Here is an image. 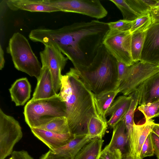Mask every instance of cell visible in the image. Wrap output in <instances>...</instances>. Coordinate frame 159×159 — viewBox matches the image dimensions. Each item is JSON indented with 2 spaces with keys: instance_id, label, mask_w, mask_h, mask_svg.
<instances>
[{
  "instance_id": "1",
  "label": "cell",
  "mask_w": 159,
  "mask_h": 159,
  "mask_svg": "<svg viewBox=\"0 0 159 159\" xmlns=\"http://www.w3.org/2000/svg\"><path fill=\"white\" fill-rule=\"evenodd\" d=\"M109 30L107 22L98 20L75 22L58 29L32 30L29 37L44 45L53 44L73 66L89 65Z\"/></svg>"
},
{
  "instance_id": "2",
  "label": "cell",
  "mask_w": 159,
  "mask_h": 159,
  "mask_svg": "<svg viewBox=\"0 0 159 159\" xmlns=\"http://www.w3.org/2000/svg\"><path fill=\"white\" fill-rule=\"evenodd\" d=\"M58 94L65 104V117L70 133L75 136L87 135L90 119L93 116L99 115L95 103L94 93L72 68L61 75Z\"/></svg>"
},
{
  "instance_id": "3",
  "label": "cell",
  "mask_w": 159,
  "mask_h": 159,
  "mask_svg": "<svg viewBox=\"0 0 159 159\" xmlns=\"http://www.w3.org/2000/svg\"><path fill=\"white\" fill-rule=\"evenodd\" d=\"M117 61L102 44L88 66L72 69L90 89L99 94L117 89Z\"/></svg>"
},
{
  "instance_id": "4",
  "label": "cell",
  "mask_w": 159,
  "mask_h": 159,
  "mask_svg": "<svg viewBox=\"0 0 159 159\" xmlns=\"http://www.w3.org/2000/svg\"><path fill=\"white\" fill-rule=\"evenodd\" d=\"M23 113L30 129L38 128L55 118L65 117L66 105L58 94L50 98L30 100L25 106Z\"/></svg>"
},
{
  "instance_id": "5",
  "label": "cell",
  "mask_w": 159,
  "mask_h": 159,
  "mask_svg": "<svg viewBox=\"0 0 159 159\" xmlns=\"http://www.w3.org/2000/svg\"><path fill=\"white\" fill-rule=\"evenodd\" d=\"M6 52L17 70L38 80L42 66L25 36L19 32L14 33L9 40Z\"/></svg>"
},
{
  "instance_id": "6",
  "label": "cell",
  "mask_w": 159,
  "mask_h": 159,
  "mask_svg": "<svg viewBox=\"0 0 159 159\" xmlns=\"http://www.w3.org/2000/svg\"><path fill=\"white\" fill-rule=\"evenodd\" d=\"M131 38L129 31L109 30L102 44L117 61L130 66L135 63L131 55Z\"/></svg>"
},
{
  "instance_id": "7",
  "label": "cell",
  "mask_w": 159,
  "mask_h": 159,
  "mask_svg": "<svg viewBox=\"0 0 159 159\" xmlns=\"http://www.w3.org/2000/svg\"><path fill=\"white\" fill-rule=\"evenodd\" d=\"M45 3L60 11L79 13L97 19L107 16L108 12L99 0H44Z\"/></svg>"
},
{
  "instance_id": "8",
  "label": "cell",
  "mask_w": 159,
  "mask_h": 159,
  "mask_svg": "<svg viewBox=\"0 0 159 159\" xmlns=\"http://www.w3.org/2000/svg\"><path fill=\"white\" fill-rule=\"evenodd\" d=\"M23 136L21 127L13 117L0 108V159L11 155L15 145Z\"/></svg>"
},
{
  "instance_id": "9",
  "label": "cell",
  "mask_w": 159,
  "mask_h": 159,
  "mask_svg": "<svg viewBox=\"0 0 159 159\" xmlns=\"http://www.w3.org/2000/svg\"><path fill=\"white\" fill-rule=\"evenodd\" d=\"M159 72V64L139 61L131 66L118 88L124 95H129L148 78Z\"/></svg>"
},
{
  "instance_id": "10",
  "label": "cell",
  "mask_w": 159,
  "mask_h": 159,
  "mask_svg": "<svg viewBox=\"0 0 159 159\" xmlns=\"http://www.w3.org/2000/svg\"><path fill=\"white\" fill-rule=\"evenodd\" d=\"M44 45V49L39 53L42 66H46L49 69L54 89L58 94L61 87V72L68 59L53 44L49 43Z\"/></svg>"
},
{
  "instance_id": "11",
  "label": "cell",
  "mask_w": 159,
  "mask_h": 159,
  "mask_svg": "<svg viewBox=\"0 0 159 159\" xmlns=\"http://www.w3.org/2000/svg\"><path fill=\"white\" fill-rule=\"evenodd\" d=\"M140 61L159 64V22L152 23L146 32Z\"/></svg>"
},
{
  "instance_id": "12",
  "label": "cell",
  "mask_w": 159,
  "mask_h": 159,
  "mask_svg": "<svg viewBox=\"0 0 159 159\" xmlns=\"http://www.w3.org/2000/svg\"><path fill=\"white\" fill-rule=\"evenodd\" d=\"M155 123L154 120L151 119L142 125H136L135 123L134 125L132 134L128 141V151L138 158H140L142 146L151 132Z\"/></svg>"
},
{
  "instance_id": "13",
  "label": "cell",
  "mask_w": 159,
  "mask_h": 159,
  "mask_svg": "<svg viewBox=\"0 0 159 159\" xmlns=\"http://www.w3.org/2000/svg\"><path fill=\"white\" fill-rule=\"evenodd\" d=\"M33 134L52 151L58 149L74 138L70 133L59 134L37 128L30 129Z\"/></svg>"
},
{
  "instance_id": "14",
  "label": "cell",
  "mask_w": 159,
  "mask_h": 159,
  "mask_svg": "<svg viewBox=\"0 0 159 159\" xmlns=\"http://www.w3.org/2000/svg\"><path fill=\"white\" fill-rule=\"evenodd\" d=\"M137 90L140 105L159 101V72L146 80Z\"/></svg>"
},
{
  "instance_id": "15",
  "label": "cell",
  "mask_w": 159,
  "mask_h": 159,
  "mask_svg": "<svg viewBox=\"0 0 159 159\" xmlns=\"http://www.w3.org/2000/svg\"><path fill=\"white\" fill-rule=\"evenodd\" d=\"M31 100L48 98L57 95L54 88L51 72L46 66H42L40 75Z\"/></svg>"
},
{
  "instance_id": "16",
  "label": "cell",
  "mask_w": 159,
  "mask_h": 159,
  "mask_svg": "<svg viewBox=\"0 0 159 159\" xmlns=\"http://www.w3.org/2000/svg\"><path fill=\"white\" fill-rule=\"evenodd\" d=\"M131 96L122 95L114 101L106 114V117L111 115L107 121L108 125L111 128L115 126L123 120L130 107Z\"/></svg>"
},
{
  "instance_id": "17",
  "label": "cell",
  "mask_w": 159,
  "mask_h": 159,
  "mask_svg": "<svg viewBox=\"0 0 159 159\" xmlns=\"http://www.w3.org/2000/svg\"><path fill=\"white\" fill-rule=\"evenodd\" d=\"M6 3L13 11L20 10L48 13L60 11L59 9L46 4L44 0H8L6 1Z\"/></svg>"
},
{
  "instance_id": "18",
  "label": "cell",
  "mask_w": 159,
  "mask_h": 159,
  "mask_svg": "<svg viewBox=\"0 0 159 159\" xmlns=\"http://www.w3.org/2000/svg\"><path fill=\"white\" fill-rule=\"evenodd\" d=\"M9 91L11 101L16 106H23L30 98L31 86L26 78H22L17 80Z\"/></svg>"
},
{
  "instance_id": "19",
  "label": "cell",
  "mask_w": 159,
  "mask_h": 159,
  "mask_svg": "<svg viewBox=\"0 0 159 159\" xmlns=\"http://www.w3.org/2000/svg\"><path fill=\"white\" fill-rule=\"evenodd\" d=\"M91 139L87 135L75 136L65 145L52 151L64 159H74L80 150Z\"/></svg>"
},
{
  "instance_id": "20",
  "label": "cell",
  "mask_w": 159,
  "mask_h": 159,
  "mask_svg": "<svg viewBox=\"0 0 159 159\" xmlns=\"http://www.w3.org/2000/svg\"><path fill=\"white\" fill-rule=\"evenodd\" d=\"M112 138L109 143L104 148L110 150L118 149L122 153L128 143L126 127L123 119L113 128Z\"/></svg>"
},
{
  "instance_id": "21",
  "label": "cell",
  "mask_w": 159,
  "mask_h": 159,
  "mask_svg": "<svg viewBox=\"0 0 159 159\" xmlns=\"http://www.w3.org/2000/svg\"><path fill=\"white\" fill-rule=\"evenodd\" d=\"M119 93L118 89L99 94H94V100L98 114L105 121L106 113Z\"/></svg>"
},
{
  "instance_id": "22",
  "label": "cell",
  "mask_w": 159,
  "mask_h": 159,
  "mask_svg": "<svg viewBox=\"0 0 159 159\" xmlns=\"http://www.w3.org/2000/svg\"><path fill=\"white\" fill-rule=\"evenodd\" d=\"M103 142L102 138L92 139L80 150L74 159H98Z\"/></svg>"
},
{
  "instance_id": "23",
  "label": "cell",
  "mask_w": 159,
  "mask_h": 159,
  "mask_svg": "<svg viewBox=\"0 0 159 159\" xmlns=\"http://www.w3.org/2000/svg\"><path fill=\"white\" fill-rule=\"evenodd\" d=\"M108 124L98 116H92L90 119L87 135L92 139L95 138H102L107 129Z\"/></svg>"
},
{
  "instance_id": "24",
  "label": "cell",
  "mask_w": 159,
  "mask_h": 159,
  "mask_svg": "<svg viewBox=\"0 0 159 159\" xmlns=\"http://www.w3.org/2000/svg\"><path fill=\"white\" fill-rule=\"evenodd\" d=\"M146 32L131 34V52L133 61L134 63L140 61Z\"/></svg>"
},
{
  "instance_id": "25",
  "label": "cell",
  "mask_w": 159,
  "mask_h": 159,
  "mask_svg": "<svg viewBox=\"0 0 159 159\" xmlns=\"http://www.w3.org/2000/svg\"><path fill=\"white\" fill-rule=\"evenodd\" d=\"M131 97V101L129 109L123 119L125 122L128 141L130 139L133 131L134 113L138 104V91L136 90L129 95Z\"/></svg>"
},
{
  "instance_id": "26",
  "label": "cell",
  "mask_w": 159,
  "mask_h": 159,
  "mask_svg": "<svg viewBox=\"0 0 159 159\" xmlns=\"http://www.w3.org/2000/svg\"><path fill=\"white\" fill-rule=\"evenodd\" d=\"M37 128L59 134L70 133L67 119L65 116L55 118Z\"/></svg>"
},
{
  "instance_id": "27",
  "label": "cell",
  "mask_w": 159,
  "mask_h": 159,
  "mask_svg": "<svg viewBox=\"0 0 159 159\" xmlns=\"http://www.w3.org/2000/svg\"><path fill=\"white\" fill-rule=\"evenodd\" d=\"M152 24V17L149 12L132 21L129 32L132 34L146 31Z\"/></svg>"
},
{
  "instance_id": "28",
  "label": "cell",
  "mask_w": 159,
  "mask_h": 159,
  "mask_svg": "<svg viewBox=\"0 0 159 159\" xmlns=\"http://www.w3.org/2000/svg\"><path fill=\"white\" fill-rule=\"evenodd\" d=\"M121 11L123 19L133 21L142 15L136 12L128 4L126 0H110Z\"/></svg>"
},
{
  "instance_id": "29",
  "label": "cell",
  "mask_w": 159,
  "mask_h": 159,
  "mask_svg": "<svg viewBox=\"0 0 159 159\" xmlns=\"http://www.w3.org/2000/svg\"><path fill=\"white\" fill-rule=\"evenodd\" d=\"M128 4L137 13L140 15L150 12L151 7L157 0H126Z\"/></svg>"
},
{
  "instance_id": "30",
  "label": "cell",
  "mask_w": 159,
  "mask_h": 159,
  "mask_svg": "<svg viewBox=\"0 0 159 159\" xmlns=\"http://www.w3.org/2000/svg\"><path fill=\"white\" fill-rule=\"evenodd\" d=\"M159 108V101L140 105L138 109L144 115L146 121L155 117Z\"/></svg>"
},
{
  "instance_id": "31",
  "label": "cell",
  "mask_w": 159,
  "mask_h": 159,
  "mask_svg": "<svg viewBox=\"0 0 159 159\" xmlns=\"http://www.w3.org/2000/svg\"><path fill=\"white\" fill-rule=\"evenodd\" d=\"M132 21L124 19L114 22H107L109 30H116L120 31H129Z\"/></svg>"
},
{
  "instance_id": "32",
  "label": "cell",
  "mask_w": 159,
  "mask_h": 159,
  "mask_svg": "<svg viewBox=\"0 0 159 159\" xmlns=\"http://www.w3.org/2000/svg\"><path fill=\"white\" fill-rule=\"evenodd\" d=\"M154 154L153 147L150 133L142 146L140 152V158L143 159L146 157L152 156Z\"/></svg>"
},
{
  "instance_id": "33",
  "label": "cell",
  "mask_w": 159,
  "mask_h": 159,
  "mask_svg": "<svg viewBox=\"0 0 159 159\" xmlns=\"http://www.w3.org/2000/svg\"><path fill=\"white\" fill-rule=\"evenodd\" d=\"M122 154L118 149L110 150L104 148L98 159H121Z\"/></svg>"
},
{
  "instance_id": "34",
  "label": "cell",
  "mask_w": 159,
  "mask_h": 159,
  "mask_svg": "<svg viewBox=\"0 0 159 159\" xmlns=\"http://www.w3.org/2000/svg\"><path fill=\"white\" fill-rule=\"evenodd\" d=\"M117 88L126 76L130 66L117 61Z\"/></svg>"
},
{
  "instance_id": "35",
  "label": "cell",
  "mask_w": 159,
  "mask_h": 159,
  "mask_svg": "<svg viewBox=\"0 0 159 159\" xmlns=\"http://www.w3.org/2000/svg\"><path fill=\"white\" fill-rule=\"evenodd\" d=\"M11 155L13 159H34L28 152L25 150L13 151Z\"/></svg>"
},
{
  "instance_id": "36",
  "label": "cell",
  "mask_w": 159,
  "mask_h": 159,
  "mask_svg": "<svg viewBox=\"0 0 159 159\" xmlns=\"http://www.w3.org/2000/svg\"><path fill=\"white\" fill-rule=\"evenodd\" d=\"M154 148V153L159 159V137L154 133L151 132Z\"/></svg>"
},
{
  "instance_id": "37",
  "label": "cell",
  "mask_w": 159,
  "mask_h": 159,
  "mask_svg": "<svg viewBox=\"0 0 159 159\" xmlns=\"http://www.w3.org/2000/svg\"><path fill=\"white\" fill-rule=\"evenodd\" d=\"M39 159H64L51 150L43 154Z\"/></svg>"
},
{
  "instance_id": "38",
  "label": "cell",
  "mask_w": 159,
  "mask_h": 159,
  "mask_svg": "<svg viewBox=\"0 0 159 159\" xmlns=\"http://www.w3.org/2000/svg\"><path fill=\"white\" fill-rule=\"evenodd\" d=\"M152 19V23L159 22V9L150 11Z\"/></svg>"
},
{
  "instance_id": "39",
  "label": "cell",
  "mask_w": 159,
  "mask_h": 159,
  "mask_svg": "<svg viewBox=\"0 0 159 159\" xmlns=\"http://www.w3.org/2000/svg\"><path fill=\"white\" fill-rule=\"evenodd\" d=\"M4 51L1 45L0 46V70H1L4 67L5 60L4 56Z\"/></svg>"
},
{
  "instance_id": "40",
  "label": "cell",
  "mask_w": 159,
  "mask_h": 159,
  "mask_svg": "<svg viewBox=\"0 0 159 159\" xmlns=\"http://www.w3.org/2000/svg\"><path fill=\"white\" fill-rule=\"evenodd\" d=\"M121 159H141L138 158L133 156L129 151L126 152L122 154Z\"/></svg>"
},
{
  "instance_id": "41",
  "label": "cell",
  "mask_w": 159,
  "mask_h": 159,
  "mask_svg": "<svg viewBox=\"0 0 159 159\" xmlns=\"http://www.w3.org/2000/svg\"><path fill=\"white\" fill-rule=\"evenodd\" d=\"M152 132L159 137V124L155 123Z\"/></svg>"
},
{
  "instance_id": "42",
  "label": "cell",
  "mask_w": 159,
  "mask_h": 159,
  "mask_svg": "<svg viewBox=\"0 0 159 159\" xmlns=\"http://www.w3.org/2000/svg\"><path fill=\"white\" fill-rule=\"evenodd\" d=\"M159 9V0H157L156 3L151 8V10H154Z\"/></svg>"
},
{
  "instance_id": "43",
  "label": "cell",
  "mask_w": 159,
  "mask_h": 159,
  "mask_svg": "<svg viewBox=\"0 0 159 159\" xmlns=\"http://www.w3.org/2000/svg\"><path fill=\"white\" fill-rule=\"evenodd\" d=\"M157 116H159V108L158 110V112H157V114H156V115L155 117H157Z\"/></svg>"
},
{
  "instance_id": "44",
  "label": "cell",
  "mask_w": 159,
  "mask_h": 159,
  "mask_svg": "<svg viewBox=\"0 0 159 159\" xmlns=\"http://www.w3.org/2000/svg\"><path fill=\"white\" fill-rule=\"evenodd\" d=\"M9 159H13V158L12 157H11L10 158H9Z\"/></svg>"
}]
</instances>
